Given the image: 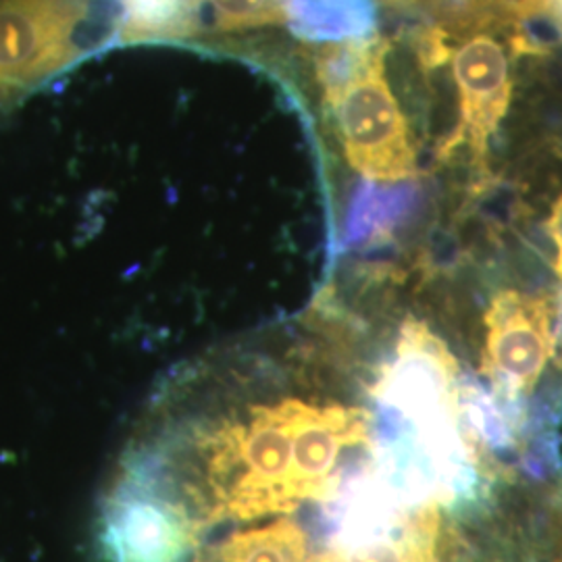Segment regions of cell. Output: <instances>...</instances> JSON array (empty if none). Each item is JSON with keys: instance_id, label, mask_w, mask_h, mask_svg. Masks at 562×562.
<instances>
[{"instance_id": "obj_1", "label": "cell", "mask_w": 562, "mask_h": 562, "mask_svg": "<svg viewBox=\"0 0 562 562\" xmlns=\"http://www.w3.org/2000/svg\"><path fill=\"white\" fill-rule=\"evenodd\" d=\"M382 36L334 42L313 57L323 106L346 162L369 183H398L419 176L411 123L396 101Z\"/></svg>"}, {"instance_id": "obj_2", "label": "cell", "mask_w": 562, "mask_h": 562, "mask_svg": "<svg viewBox=\"0 0 562 562\" xmlns=\"http://www.w3.org/2000/svg\"><path fill=\"white\" fill-rule=\"evenodd\" d=\"M446 41V60L452 67L457 125L438 148L443 162H467L477 181L490 180V148L513 104L515 63L538 55L522 23L487 13L459 25H436ZM477 183V186H480Z\"/></svg>"}, {"instance_id": "obj_3", "label": "cell", "mask_w": 562, "mask_h": 562, "mask_svg": "<svg viewBox=\"0 0 562 562\" xmlns=\"http://www.w3.org/2000/svg\"><path fill=\"white\" fill-rule=\"evenodd\" d=\"M559 299L552 294H529L503 290L490 302L483 325L480 371L492 383L494 401L513 408L542 378L554 355Z\"/></svg>"}, {"instance_id": "obj_4", "label": "cell", "mask_w": 562, "mask_h": 562, "mask_svg": "<svg viewBox=\"0 0 562 562\" xmlns=\"http://www.w3.org/2000/svg\"><path fill=\"white\" fill-rule=\"evenodd\" d=\"M97 0H0V97L76 59Z\"/></svg>"}, {"instance_id": "obj_5", "label": "cell", "mask_w": 562, "mask_h": 562, "mask_svg": "<svg viewBox=\"0 0 562 562\" xmlns=\"http://www.w3.org/2000/svg\"><path fill=\"white\" fill-rule=\"evenodd\" d=\"M285 21L306 41H359L373 36L375 4L373 0H290Z\"/></svg>"}, {"instance_id": "obj_6", "label": "cell", "mask_w": 562, "mask_h": 562, "mask_svg": "<svg viewBox=\"0 0 562 562\" xmlns=\"http://www.w3.org/2000/svg\"><path fill=\"white\" fill-rule=\"evenodd\" d=\"M120 7L115 32L121 41L186 38L199 30V0H115Z\"/></svg>"}, {"instance_id": "obj_7", "label": "cell", "mask_w": 562, "mask_h": 562, "mask_svg": "<svg viewBox=\"0 0 562 562\" xmlns=\"http://www.w3.org/2000/svg\"><path fill=\"white\" fill-rule=\"evenodd\" d=\"M290 0H199L202 15L217 30L236 32L285 21Z\"/></svg>"}, {"instance_id": "obj_8", "label": "cell", "mask_w": 562, "mask_h": 562, "mask_svg": "<svg viewBox=\"0 0 562 562\" xmlns=\"http://www.w3.org/2000/svg\"><path fill=\"white\" fill-rule=\"evenodd\" d=\"M490 7H494L496 11H501L504 15L513 18L519 23L531 20V18H540L546 13V7L550 0H485Z\"/></svg>"}, {"instance_id": "obj_9", "label": "cell", "mask_w": 562, "mask_h": 562, "mask_svg": "<svg viewBox=\"0 0 562 562\" xmlns=\"http://www.w3.org/2000/svg\"><path fill=\"white\" fill-rule=\"evenodd\" d=\"M546 236L552 244V267L557 271V276L562 280V192L559 199L552 202L550 213L543 223Z\"/></svg>"}, {"instance_id": "obj_10", "label": "cell", "mask_w": 562, "mask_h": 562, "mask_svg": "<svg viewBox=\"0 0 562 562\" xmlns=\"http://www.w3.org/2000/svg\"><path fill=\"white\" fill-rule=\"evenodd\" d=\"M543 18L550 20V23L562 34V0H550L548 7H546Z\"/></svg>"}, {"instance_id": "obj_11", "label": "cell", "mask_w": 562, "mask_h": 562, "mask_svg": "<svg viewBox=\"0 0 562 562\" xmlns=\"http://www.w3.org/2000/svg\"><path fill=\"white\" fill-rule=\"evenodd\" d=\"M554 357H557V364H559V369L562 371V325L559 327V338H557V344H554Z\"/></svg>"}]
</instances>
